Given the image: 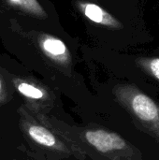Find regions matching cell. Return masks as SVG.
<instances>
[{"label": "cell", "mask_w": 159, "mask_h": 160, "mask_svg": "<svg viewBox=\"0 0 159 160\" xmlns=\"http://www.w3.org/2000/svg\"><path fill=\"white\" fill-rule=\"evenodd\" d=\"M52 124L78 159L85 160L91 150L98 160H144L135 146L115 132L100 128H74L54 117Z\"/></svg>", "instance_id": "1"}, {"label": "cell", "mask_w": 159, "mask_h": 160, "mask_svg": "<svg viewBox=\"0 0 159 160\" xmlns=\"http://www.w3.org/2000/svg\"><path fill=\"white\" fill-rule=\"evenodd\" d=\"M17 112L21 132L30 145L56 157L73 156L70 145L54 129L48 113L32 112L23 104Z\"/></svg>", "instance_id": "2"}, {"label": "cell", "mask_w": 159, "mask_h": 160, "mask_svg": "<svg viewBox=\"0 0 159 160\" xmlns=\"http://www.w3.org/2000/svg\"><path fill=\"white\" fill-rule=\"evenodd\" d=\"M113 95L116 101L159 141V103L132 84L116 86Z\"/></svg>", "instance_id": "3"}, {"label": "cell", "mask_w": 159, "mask_h": 160, "mask_svg": "<svg viewBox=\"0 0 159 160\" xmlns=\"http://www.w3.org/2000/svg\"><path fill=\"white\" fill-rule=\"evenodd\" d=\"M12 84L23 99V105L32 112L48 113L53 107L55 97L42 83L30 78L13 77Z\"/></svg>", "instance_id": "4"}, {"label": "cell", "mask_w": 159, "mask_h": 160, "mask_svg": "<svg viewBox=\"0 0 159 160\" xmlns=\"http://www.w3.org/2000/svg\"><path fill=\"white\" fill-rule=\"evenodd\" d=\"M41 47L45 53L54 62L63 66L68 65L69 53L63 41L52 37H46L41 42Z\"/></svg>", "instance_id": "5"}, {"label": "cell", "mask_w": 159, "mask_h": 160, "mask_svg": "<svg viewBox=\"0 0 159 160\" xmlns=\"http://www.w3.org/2000/svg\"><path fill=\"white\" fill-rule=\"evenodd\" d=\"M82 9L84 12V15L95 22L110 26H120L113 17L97 5L86 3L82 5Z\"/></svg>", "instance_id": "6"}, {"label": "cell", "mask_w": 159, "mask_h": 160, "mask_svg": "<svg viewBox=\"0 0 159 160\" xmlns=\"http://www.w3.org/2000/svg\"><path fill=\"white\" fill-rule=\"evenodd\" d=\"M11 4L19 7L25 12L37 16L39 18H45L46 13L38 4L37 0H9Z\"/></svg>", "instance_id": "7"}, {"label": "cell", "mask_w": 159, "mask_h": 160, "mask_svg": "<svg viewBox=\"0 0 159 160\" xmlns=\"http://www.w3.org/2000/svg\"><path fill=\"white\" fill-rule=\"evenodd\" d=\"M138 63L148 74L159 82V58H142Z\"/></svg>", "instance_id": "8"}, {"label": "cell", "mask_w": 159, "mask_h": 160, "mask_svg": "<svg viewBox=\"0 0 159 160\" xmlns=\"http://www.w3.org/2000/svg\"><path fill=\"white\" fill-rule=\"evenodd\" d=\"M9 99H10V96L8 93V89L3 78L0 76V108L6 105L9 101Z\"/></svg>", "instance_id": "9"}]
</instances>
